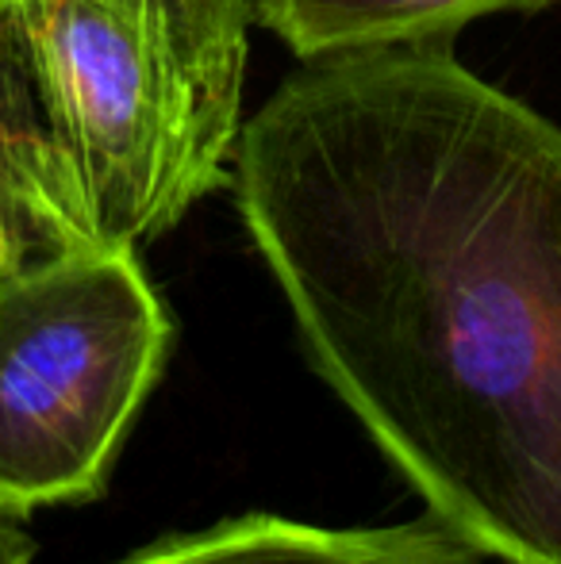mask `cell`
<instances>
[{
	"instance_id": "cell-1",
	"label": "cell",
	"mask_w": 561,
	"mask_h": 564,
	"mask_svg": "<svg viewBox=\"0 0 561 564\" xmlns=\"http://www.w3.org/2000/svg\"><path fill=\"white\" fill-rule=\"evenodd\" d=\"M227 188L308 357L473 553L561 564V127L450 39L296 62Z\"/></svg>"
},
{
	"instance_id": "cell-2",
	"label": "cell",
	"mask_w": 561,
	"mask_h": 564,
	"mask_svg": "<svg viewBox=\"0 0 561 564\" xmlns=\"http://www.w3.org/2000/svg\"><path fill=\"white\" fill-rule=\"evenodd\" d=\"M0 119L39 250H139L227 185L242 108L165 0H0Z\"/></svg>"
},
{
	"instance_id": "cell-3",
	"label": "cell",
	"mask_w": 561,
	"mask_h": 564,
	"mask_svg": "<svg viewBox=\"0 0 561 564\" xmlns=\"http://www.w3.org/2000/svg\"><path fill=\"white\" fill-rule=\"evenodd\" d=\"M170 338L128 246H62L0 276V514L100 496Z\"/></svg>"
},
{
	"instance_id": "cell-4",
	"label": "cell",
	"mask_w": 561,
	"mask_h": 564,
	"mask_svg": "<svg viewBox=\"0 0 561 564\" xmlns=\"http://www.w3.org/2000/svg\"><path fill=\"white\" fill-rule=\"evenodd\" d=\"M116 564H477L439 519L331 530L281 514H239L208 530L165 534Z\"/></svg>"
},
{
	"instance_id": "cell-5",
	"label": "cell",
	"mask_w": 561,
	"mask_h": 564,
	"mask_svg": "<svg viewBox=\"0 0 561 564\" xmlns=\"http://www.w3.org/2000/svg\"><path fill=\"white\" fill-rule=\"evenodd\" d=\"M558 0H250V23L270 31L296 62L369 46L450 39L473 20L542 12Z\"/></svg>"
},
{
	"instance_id": "cell-6",
	"label": "cell",
	"mask_w": 561,
	"mask_h": 564,
	"mask_svg": "<svg viewBox=\"0 0 561 564\" xmlns=\"http://www.w3.org/2000/svg\"><path fill=\"white\" fill-rule=\"evenodd\" d=\"M181 23L196 69L204 82L227 100L242 108V77H247V39L250 0H165Z\"/></svg>"
},
{
	"instance_id": "cell-7",
	"label": "cell",
	"mask_w": 561,
	"mask_h": 564,
	"mask_svg": "<svg viewBox=\"0 0 561 564\" xmlns=\"http://www.w3.org/2000/svg\"><path fill=\"white\" fill-rule=\"evenodd\" d=\"M39 242L35 235H31L28 219H23L20 204L12 200V193H8V181L4 173H0V276L12 273L15 265H23V261L39 258Z\"/></svg>"
},
{
	"instance_id": "cell-8",
	"label": "cell",
	"mask_w": 561,
	"mask_h": 564,
	"mask_svg": "<svg viewBox=\"0 0 561 564\" xmlns=\"http://www.w3.org/2000/svg\"><path fill=\"white\" fill-rule=\"evenodd\" d=\"M31 557H35L31 538L8 514H0V564H31Z\"/></svg>"
},
{
	"instance_id": "cell-9",
	"label": "cell",
	"mask_w": 561,
	"mask_h": 564,
	"mask_svg": "<svg viewBox=\"0 0 561 564\" xmlns=\"http://www.w3.org/2000/svg\"><path fill=\"white\" fill-rule=\"evenodd\" d=\"M0 173H4V181H8V158H4V119H0ZM8 193H12V181H8ZM15 200V196H12Z\"/></svg>"
}]
</instances>
